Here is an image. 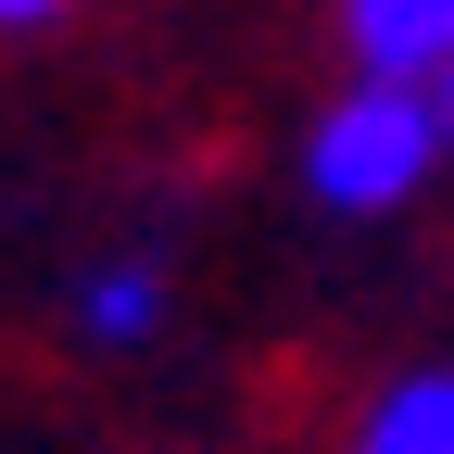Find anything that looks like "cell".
Listing matches in <instances>:
<instances>
[{
    "instance_id": "cell-1",
    "label": "cell",
    "mask_w": 454,
    "mask_h": 454,
    "mask_svg": "<svg viewBox=\"0 0 454 454\" xmlns=\"http://www.w3.org/2000/svg\"><path fill=\"white\" fill-rule=\"evenodd\" d=\"M442 89L429 76H354L316 127H303V190L328 215H391V202H417L429 190V164H442Z\"/></svg>"
},
{
    "instance_id": "cell-2",
    "label": "cell",
    "mask_w": 454,
    "mask_h": 454,
    "mask_svg": "<svg viewBox=\"0 0 454 454\" xmlns=\"http://www.w3.org/2000/svg\"><path fill=\"white\" fill-rule=\"evenodd\" d=\"M340 51L354 76H454V0H340Z\"/></svg>"
},
{
    "instance_id": "cell-3",
    "label": "cell",
    "mask_w": 454,
    "mask_h": 454,
    "mask_svg": "<svg viewBox=\"0 0 454 454\" xmlns=\"http://www.w3.org/2000/svg\"><path fill=\"white\" fill-rule=\"evenodd\" d=\"M354 454H454V366H404L354 417Z\"/></svg>"
},
{
    "instance_id": "cell-4",
    "label": "cell",
    "mask_w": 454,
    "mask_h": 454,
    "mask_svg": "<svg viewBox=\"0 0 454 454\" xmlns=\"http://www.w3.org/2000/svg\"><path fill=\"white\" fill-rule=\"evenodd\" d=\"M76 328H89V340H152V328H164V278H152L139 253L89 265V291H76Z\"/></svg>"
},
{
    "instance_id": "cell-5",
    "label": "cell",
    "mask_w": 454,
    "mask_h": 454,
    "mask_svg": "<svg viewBox=\"0 0 454 454\" xmlns=\"http://www.w3.org/2000/svg\"><path fill=\"white\" fill-rule=\"evenodd\" d=\"M51 13H76V0H0V38H26V26H51Z\"/></svg>"
},
{
    "instance_id": "cell-6",
    "label": "cell",
    "mask_w": 454,
    "mask_h": 454,
    "mask_svg": "<svg viewBox=\"0 0 454 454\" xmlns=\"http://www.w3.org/2000/svg\"><path fill=\"white\" fill-rule=\"evenodd\" d=\"M442 127H454V76H442Z\"/></svg>"
}]
</instances>
